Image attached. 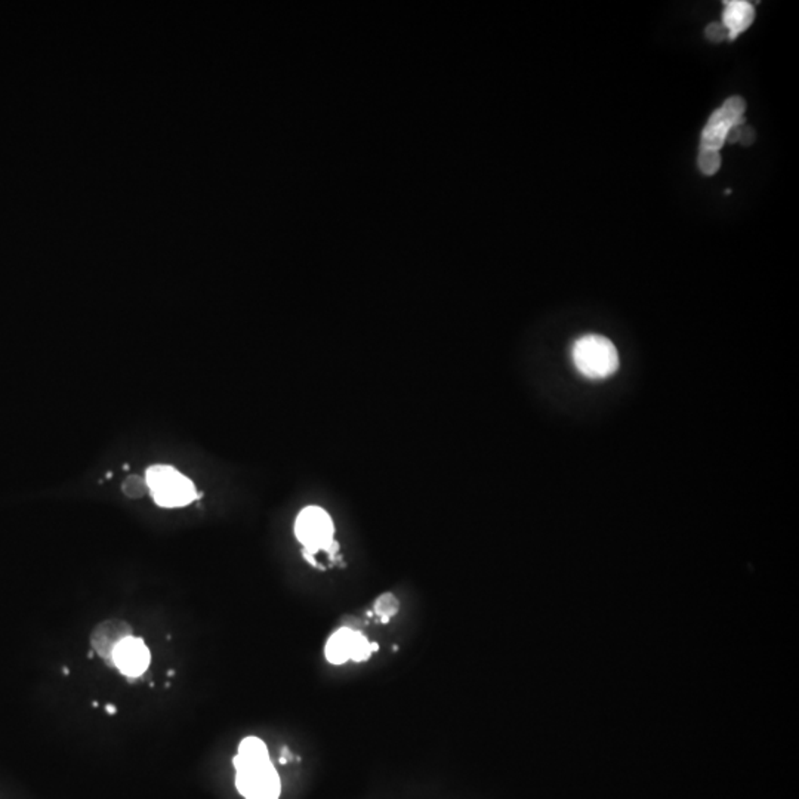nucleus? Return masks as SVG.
<instances>
[{
  "label": "nucleus",
  "instance_id": "obj_1",
  "mask_svg": "<svg viewBox=\"0 0 799 799\" xmlns=\"http://www.w3.org/2000/svg\"><path fill=\"white\" fill-rule=\"evenodd\" d=\"M571 357L576 369L589 379H604L619 369V354L610 339L599 335L579 337Z\"/></svg>",
  "mask_w": 799,
  "mask_h": 799
},
{
  "label": "nucleus",
  "instance_id": "obj_2",
  "mask_svg": "<svg viewBox=\"0 0 799 799\" xmlns=\"http://www.w3.org/2000/svg\"><path fill=\"white\" fill-rule=\"evenodd\" d=\"M333 533L335 527L330 515L320 507L304 508L295 521L296 539L304 545V558L312 566H317L314 555L318 551H327L332 556L337 551Z\"/></svg>",
  "mask_w": 799,
  "mask_h": 799
},
{
  "label": "nucleus",
  "instance_id": "obj_3",
  "mask_svg": "<svg viewBox=\"0 0 799 799\" xmlns=\"http://www.w3.org/2000/svg\"><path fill=\"white\" fill-rule=\"evenodd\" d=\"M146 484L156 504L163 508H181L198 497L191 479L168 465L151 467Z\"/></svg>",
  "mask_w": 799,
  "mask_h": 799
},
{
  "label": "nucleus",
  "instance_id": "obj_4",
  "mask_svg": "<svg viewBox=\"0 0 799 799\" xmlns=\"http://www.w3.org/2000/svg\"><path fill=\"white\" fill-rule=\"evenodd\" d=\"M235 768V788L245 799H278L282 793V782L271 759L259 763H248L235 755L233 758Z\"/></svg>",
  "mask_w": 799,
  "mask_h": 799
},
{
  "label": "nucleus",
  "instance_id": "obj_5",
  "mask_svg": "<svg viewBox=\"0 0 799 799\" xmlns=\"http://www.w3.org/2000/svg\"><path fill=\"white\" fill-rule=\"evenodd\" d=\"M746 104L741 96H731L727 101L716 108L702 131L701 150L719 153L723 146L727 143V138L736 128L745 123Z\"/></svg>",
  "mask_w": 799,
  "mask_h": 799
},
{
  "label": "nucleus",
  "instance_id": "obj_6",
  "mask_svg": "<svg viewBox=\"0 0 799 799\" xmlns=\"http://www.w3.org/2000/svg\"><path fill=\"white\" fill-rule=\"evenodd\" d=\"M377 648L379 646L369 643L362 632L351 628H341L327 639L325 654L327 662L332 665H344L348 661H367L370 654L377 651Z\"/></svg>",
  "mask_w": 799,
  "mask_h": 799
},
{
  "label": "nucleus",
  "instance_id": "obj_7",
  "mask_svg": "<svg viewBox=\"0 0 799 799\" xmlns=\"http://www.w3.org/2000/svg\"><path fill=\"white\" fill-rule=\"evenodd\" d=\"M151 663V651L139 636H128L113 653V668L129 679L143 676Z\"/></svg>",
  "mask_w": 799,
  "mask_h": 799
},
{
  "label": "nucleus",
  "instance_id": "obj_8",
  "mask_svg": "<svg viewBox=\"0 0 799 799\" xmlns=\"http://www.w3.org/2000/svg\"><path fill=\"white\" fill-rule=\"evenodd\" d=\"M133 629L129 622L122 621V619H107V621L98 624L91 636L89 643L91 648L98 654L103 661L113 668V653L116 647L123 641L125 638L132 636Z\"/></svg>",
  "mask_w": 799,
  "mask_h": 799
},
{
  "label": "nucleus",
  "instance_id": "obj_9",
  "mask_svg": "<svg viewBox=\"0 0 799 799\" xmlns=\"http://www.w3.org/2000/svg\"><path fill=\"white\" fill-rule=\"evenodd\" d=\"M723 27L728 39H736L738 34L746 31L755 19V8L745 0H731L724 4Z\"/></svg>",
  "mask_w": 799,
  "mask_h": 799
},
{
  "label": "nucleus",
  "instance_id": "obj_10",
  "mask_svg": "<svg viewBox=\"0 0 799 799\" xmlns=\"http://www.w3.org/2000/svg\"><path fill=\"white\" fill-rule=\"evenodd\" d=\"M238 758H242L243 761L248 763H259V761H268L270 752L267 745L258 737H246L238 746Z\"/></svg>",
  "mask_w": 799,
  "mask_h": 799
},
{
  "label": "nucleus",
  "instance_id": "obj_11",
  "mask_svg": "<svg viewBox=\"0 0 799 799\" xmlns=\"http://www.w3.org/2000/svg\"><path fill=\"white\" fill-rule=\"evenodd\" d=\"M373 610H375L376 616L381 617L382 624H388L391 621V617H394L398 613L400 603L392 594L385 592V594L379 595L376 598V601L373 604Z\"/></svg>",
  "mask_w": 799,
  "mask_h": 799
},
{
  "label": "nucleus",
  "instance_id": "obj_12",
  "mask_svg": "<svg viewBox=\"0 0 799 799\" xmlns=\"http://www.w3.org/2000/svg\"><path fill=\"white\" fill-rule=\"evenodd\" d=\"M697 165L701 172L706 176L715 175L719 168H721V154L719 153H709V151H698Z\"/></svg>",
  "mask_w": 799,
  "mask_h": 799
},
{
  "label": "nucleus",
  "instance_id": "obj_13",
  "mask_svg": "<svg viewBox=\"0 0 799 799\" xmlns=\"http://www.w3.org/2000/svg\"><path fill=\"white\" fill-rule=\"evenodd\" d=\"M727 36L726 29L721 24H711L706 29V37L712 42H721V40Z\"/></svg>",
  "mask_w": 799,
  "mask_h": 799
},
{
  "label": "nucleus",
  "instance_id": "obj_14",
  "mask_svg": "<svg viewBox=\"0 0 799 799\" xmlns=\"http://www.w3.org/2000/svg\"><path fill=\"white\" fill-rule=\"evenodd\" d=\"M106 712H107L108 715H116V713H117V708H116L114 705L108 703V705H106Z\"/></svg>",
  "mask_w": 799,
  "mask_h": 799
},
{
  "label": "nucleus",
  "instance_id": "obj_15",
  "mask_svg": "<svg viewBox=\"0 0 799 799\" xmlns=\"http://www.w3.org/2000/svg\"><path fill=\"white\" fill-rule=\"evenodd\" d=\"M93 656H95V651H93V650H92V648H91V651H89V653H88V657H89V658H92V657H93Z\"/></svg>",
  "mask_w": 799,
  "mask_h": 799
},
{
  "label": "nucleus",
  "instance_id": "obj_16",
  "mask_svg": "<svg viewBox=\"0 0 799 799\" xmlns=\"http://www.w3.org/2000/svg\"><path fill=\"white\" fill-rule=\"evenodd\" d=\"M63 673H64L66 676H67V675H70V671H68V668H63Z\"/></svg>",
  "mask_w": 799,
  "mask_h": 799
},
{
  "label": "nucleus",
  "instance_id": "obj_17",
  "mask_svg": "<svg viewBox=\"0 0 799 799\" xmlns=\"http://www.w3.org/2000/svg\"><path fill=\"white\" fill-rule=\"evenodd\" d=\"M168 675H169V676H173V675H175V672H173V671H169V672H168Z\"/></svg>",
  "mask_w": 799,
  "mask_h": 799
}]
</instances>
